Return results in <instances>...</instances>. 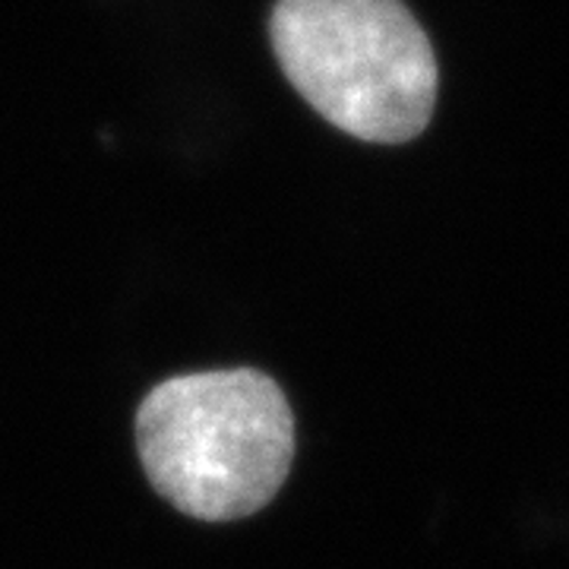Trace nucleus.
Instances as JSON below:
<instances>
[{"instance_id": "f257e3e1", "label": "nucleus", "mask_w": 569, "mask_h": 569, "mask_svg": "<svg viewBox=\"0 0 569 569\" xmlns=\"http://www.w3.org/2000/svg\"><path fill=\"white\" fill-rule=\"evenodd\" d=\"M137 447L152 488L203 522L253 516L279 493L295 456V418L253 367L171 377L146 392Z\"/></svg>"}, {"instance_id": "f03ea898", "label": "nucleus", "mask_w": 569, "mask_h": 569, "mask_svg": "<svg viewBox=\"0 0 569 569\" xmlns=\"http://www.w3.org/2000/svg\"><path fill=\"white\" fill-rule=\"evenodd\" d=\"M269 39L305 102L358 140H415L433 114L437 58L402 0H279Z\"/></svg>"}]
</instances>
